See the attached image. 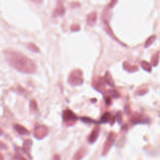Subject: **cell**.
Returning <instances> with one entry per match:
<instances>
[{"mask_svg": "<svg viewBox=\"0 0 160 160\" xmlns=\"http://www.w3.org/2000/svg\"><path fill=\"white\" fill-rule=\"evenodd\" d=\"M4 53L7 61L13 68L23 73L32 74L36 72V64L27 56L10 49L5 50Z\"/></svg>", "mask_w": 160, "mask_h": 160, "instance_id": "cell-1", "label": "cell"}, {"mask_svg": "<svg viewBox=\"0 0 160 160\" xmlns=\"http://www.w3.org/2000/svg\"><path fill=\"white\" fill-rule=\"evenodd\" d=\"M68 83L72 86L82 85L83 83L82 71L80 70H74L72 71L69 75Z\"/></svg>", "mask_w": 160, "mask_h": 160, "instance_id": "cell-2", "label": "cell"}, {"mask_svg": "<svg viewBox=\"0 0 160 160\" xmlns=\"http://www.w3.org/2000/svg\"><path fill=\"white\" fill-rule=\"evenodd\" d=\"M63 118L67 124H72L77 121L78 117L70 109H66L63 113Z\"/></svg>", "mask_w": 160, "mask_h": 160, "instance_id": "cell-3", "label": "cell"}, {"mask_svg": "<svg viewBox=\"0 0 160 160\" xmlns=\"http://www.w3.org/2000/svg\"><path fill=\"white\" fill-rule=\"evenodd\" d=\"M93 85L95 88L99 91H103L105 90V80H103V78L100 77H97L94 79Z\"/></svg>", "mask_w": 160, "mask_h": 160, "instance_id": "cell-4", "label": "cell"}, {"mask_svg": "<svg viewBox=\"0 0 160 160\" xmlns=\"http://www.w3.org/2000/svg\"><path fill=\"white\" fill-rule=\"evenodd\" d=\"M65 13V8L63 6V4L61 2H58L56 7L53 11V15L54 17H57L59 16H63Z\"/></svg>", "mask_w": 160, "mask_h": 160, "instance_id": "cell-5", "label": "cell"}, {"mask_svg": "<svg viewBox=\"0 0 160 160\" xmlns=\"http://www.w3.org/2000/svg\"><path fill=\"white\" fill-rule=\"evenodd\" d=\"M97 20V13L96 11H93L87 16V23L89 26H94Z\"/></svg>", "mask_w": 160, "mask_h": 160, "instance_id": "cell-6", "label": "cell"}, {"mask_svg": "<svg viewBox=\"0 0 160 160\" xmlns=\"http://www.w3.org/2000/svg\"><path fill=\"white\" fill-rule=\"evenodd\" d=\"M104 95L105 97L109 98H117L120 96V93L116 89H108L104 92Z\"/></svg>", "mask_w": 160, "mask_h": 160, "instance_id": "cell-7", "label": "cell"}, {"mask_svg": "<svg viewBox=\"0 0 160 160\" xmlns=\"http://www.w3.org/2000/svg\"><path fill=\"white\" fill-rule=\"evenodd\" d=\"M123 68L128 72H135L138 70V67L136 65L132 64L128 61H124L123 63Z\"/></svg>", "mask_w": 160, "mask_h": 160, "instance_id": "cell-8", "label": "cell"}, {"mask_svg": "<svg viewBox=\"0 0 160 160\" xmlns=\"http://www.w3.org/2000/svg\"><path fill=\"white\" fill-rule=\"evenodd\" d=\"M36 136L38 138H42L45 136L48 133V129L45 126H40L38 127L36 130Z\"/></svg>", "mask_w": 160, "mask_h": 160, "instance_id": "cell-9", "label": "cell"}, {"mask_svg": "<svg viewBox=\"0 0 160 160\" xmlns=\"http://www.w3.org/2000/svg\"><path fill=\"white\" fill-rule=\"evenodd\" d=\"M99 126H96L95 127V128L93 130V131L91 132V134L89 135V141L91 143H93L96 141V140L97 139L98 135H99Z\"/></svg>", "mask_w": 160, "mask_h": 160, "instance_id": "cell-10", "label": "cell"}, {"mask_svg": "<svg viewBox=\"0 0 160 160\" xmlns=\"http://www.w3.org/2000/svg\"><path fill=\"white\" fill-rule=\"evenodd\" d=\"M114 120H115V118L113 117L110 113L106 112L102 116V118H101L100 122L103 123L111 122V124H112L114 122Z\"/></svg>", "mask_w": 160, "mask_h": 160, "instance_id": "cell-11", "label": "cell"}, {"mask_svg": "<svg viewBox=\"0 0 160 160\" xmlns=\"http://www.w3.org/2000/svg\"><path fill=\"white\" fill-rule=\"evenodd\" d=\"M104 28H105L106 32V33H108V34L109 36H110L112 38L116 39V41H118V38L116 37V36H115V35L114 34V33H113V30H111L110 26H109V24L108 22H107L106 20L104 21Z\"/></svg>", "mask_w": 160, "mask_h": 160, "instance_id": "cell-12", "label": "cell"}, {"mask_svg": "<svg viewBox=\"0 0 160 160\" xmlns=\"http://www.w3.org/2000/svg\"><path fill=\"white\" fill-rule=\"evenodd\" d=\"M104 80L109 86H113V87L115 86V81L112 78V76H111V73H109V71H106L105 77H104Z\"/></svg>", "mask_w": 160, "mask_h": 160, "instance_id": "cell-13", "label": "cell"}, {"mask_svg": "<svg viewBox=\"0 0 160 160\" xmlns=\"http://www.w3.org/2000/svg\"><path fill=\"white\" fill-rule=\"evenodd\" d=\"M14 128L16 131L20 134H28L29 133L28 131L25 128L24 126L20 124H16L14 125Z\"/></svg>", "mask_w": 160, "mask_h": 160, "instance_id": "cell-14", "label": "cell"}, {"mask_svg": "<svg viewBox=\"0 0 160 160\" xmlns=\"http://www.w3.org/2000/svg\"><path fill=\"white\" fill-rule=\"evenodd\" d=\"M159 55H160V52H157L152 56V57H151V62L153 66H156L158 65L159 63V56H160Z\"/></svg>", "mask_w": 160, "mask_h": 160, "instance_id": "cell-15", "label": "cell"}, {"mask_svg": "<svg viewBox=\"0 0 160 160\" xmlns=\"http://www.w3.org/2000/svg\"><path fill=\"white\" fill-rule=\"evenodd\" d=\"M132 121L134 123H144V121H147L146 119L144 118L142 115H136L133 116Z\"/></svg>", "mask_w": 160, "mask_h": 160, "instance_id": "cell-16", "label": "cell"}, {"mask_svg": "<svg viewBox=\"0 0 160 160\" xmlns=\"http://www.w3.org/2000/svg\"><path fill=\"white\" fill-rule=\"evenodd\" d=\"M140 64H141L142 68L146 71L151 72V70H152V66H151V65L148 62H147L145 60L141 61L140 62Z\"/></svg>", "mask_w": 160, "mask_h": 160, "instance_id": "cell-17", "label": "cell"}, {"mask_svg": "<svg viewBox=\"0 0 160 160\" xmlns=\"http://www.w3.org/2000/svg\"><path fill=\"white\" fill-rule=\"evenodd\" d=\"M27 47L29 49L31 50V51L35 52V53H39L40 52L39 48L35 43H31V42L27 44Z\"/></svg>", "mask_w": 160, "mask_h": 160, "instance_id": "cell-18", "label": "cell"}, {"mask_svg": "<svg viewBox=\"0 0 160 160\" xmlns=\"http://www.w3.org/2000/svg\"><path fill=\"white\" fill-rule=\"evenodd\" d=\"M156 38V35H152V36H149L147 40L145 42V48H148L149 46H150L151 45V44H152L153 42L155 41Z\"/></svg>", "mask_w": 160, "mask_h": 160, "instance_id": "cell-19", "label": "cell"}, {"mask_svg": "<svg viewBox=\"0 0 160 160\" xmlns=\"http://www.w3.org/2000/svg\"><path fill=\"white\" fill-rule=\"evenodd\" d=\"M148 91V88H145V87H142V88H140L139 89H138L135 93L136 95H143L146 94V93Z\"/></svg>", "mask_w": 160, "mask_h": 160, "instance_id": "cell-20", "label": "cell"}, {"mask_svg": "<svg viewBox=\"0 0 160 160\" xmlns=\"http://www.w3.org/2000/svg\"><path fill=\"white\" fill-rule=\"evenodd\" d=\"M30 108L31 110L35 111V109L37 108V103L36 101L35 100H32L30 103Z\"/></svg>", "mask_w": 160, "mask_h": 160, "instance_id": "cell-21", "label": "cell"}, {"mask_svg": "<svg viewBox=\"0 0 160 160\" xmlns=\"http://www.w3.org/2000/svg\"><path fill=\"white\" fill-rule=\"evenodd\" d=\"M82 121H83L84 122H85V123H93V122H94L93 120H91L90 118H86V117H83L81 118Z\"/></svg>", "mask_w": 160, "mask_h": 160, "instance_id": "cell-22", "label": "cell"}, {"mask_svg": "<svg viewBox=\"0 0 160 160\" xmlns=\"http://www.w3.org/2000/svg\"><path fill=\"white\" fill-rule=\"evenodd\" d=\"M71 30L72 31H78L80 30V26L78 24H73L71 27Z\"/></svg>", "mask_w": 160, "mask_h": 160, "instance_id": "cell-23", "label": "cell"}, {"mask_svg": "<svg viewBox=\"0 0 160 160\" xmlns=\"http://www.w3.org/2000/svg\"><path fill=\"white\" fill-rule=\"evenodd\" d=\"M117 3V1L111 2V3L108 5V7H109V8H113L115 6V3Z\"/></svg>", "mask_w": 160, "mask_h": 160, "instance_id": "cell-24", "label": "cell"}, {"mask_svg": "<svg viewBox=\"0 0 160 160\" xmlns=\"http://www.w3.org/2000/svg\"><path fill=\"white\" fill-rule=\"evenodd\" d=\"M3 133V130L1 129V128H0V135H1V134H2Z\"/></svg>", "mask_w": 160, "mask_h": 160, "instance_id": "cell-25", "label": "cell"}]
</instances>
